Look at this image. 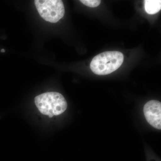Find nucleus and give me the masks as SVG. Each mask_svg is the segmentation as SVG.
Returning <instances> with one entry per match:
<instances>
[{"mask_svg": "<svg viewBox=\"0 0 161 161\" xmlns=\"http://www.w3.org/2000/svg\"><path fill=\"white\" fill-rule=\"evenodd\" d=\"M124 59V55L121 52H103L94 57L90 67L92 71L96 75H109L120 67Z\"/></svg>", "mask_w": 161, "mask_h": 161, "instance_id": "2", "label": "nucleus"}, {"mask_svg": "<svg viewBox=\"0 0 161 161\" xmlns=\"http://www.w3.org/2000/svg\"><path fill=\"white\" fill-rule=\"evenodd\" d=\"M80 2L88 7L95 8L100 5L101 1L98 0H80Z\"/></svg>", "mask_w": 161, "mask_h": 161, "instance_id": "6", "label": "nucleus"}, {"mask_svg": "<svg viewBox=\"0 0 161 161\" xmlns=\"http://www.w3.org/2000/svg\"><path fill=\"white\" fill-rule=\"evenodd\" d=\"M1 52H2V53H5V50L4 49L1 50Z\"/></svg>", "mask_w": 161, "mask_h": 161, "instance_id": "7", "label": "nucleus"}, {"mask_svg": "<svg viewBox=\"0 0 161 161\" xmlns=\"http://www.w3.org/2000/svg\"><path fill=\"white\" fill-rule=\"evenodd\" d=\"M145 118L153 127L160 130L161 129V103L158 100H153L148 102L144 107Z\"/></svg>", "mask_w": 161, "mask_h": 161, "instance_id": "4", "label": "nucleus"}, {"mask_svg": "<svg viewBox=\"0 0 161 161\" xmlns=\"http://www.w3.org/2000/svg\"><path fill=\"white\" fill-rule=\"evenodd\" d=\"M144 3L145 10L148 14H155L161 10V0H146Z\"/></svg>", "mask_w": 161, "mask_h": 161, "instance_id": "5", "label": "nucleus"}, {"mask_svg": "<svg viewBox=\"0 0 161 161\" xmlns=\"http://www.w3.org/2000/svg\"><path fill=\"white\" fill-rule=\"evenodd\" d=\"M35 3L40 16L50 23H57L64 16L65 9L62 1L36 0Z\"/></svg>", "mask_w": 161, "mask_h": 161, "instance_id": "3", "label": "nucleus"}, {"mask_svg": "<svg viewBox=\"0 0 161 161\" xmlns=\"http://www.w3.org/2000/svg\"><path fill=\"white\" fill-rule=\"evenodd\" d=\"M35 102L40 112L50 118L58 115L65 112L67 103L65 98L60 93L56 92H47L38 95Z\"/></svg>", "mask_w": 161, "mask_h": 161, "instance_id": "1", "label": "nucleus"}]
</instances>
